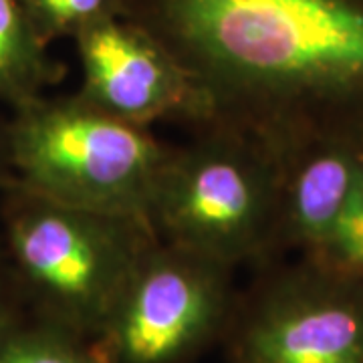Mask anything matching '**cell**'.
Segmentation results:
<instances>
[{
	"label": "cell",
	"mask_w": 363,
	"mask_h": 363,
	"mask_svg": "<svg viewBox=\"0 0 363 363\" xmlns=\"http://www.w3.org/2000/svg\"><path fill=\"white\" fill-rule=\"evenodd\" d=\"M362 180V178H359ZM321 259L337 269L363 277V190L357 184L355 192L339 214L329 236L325 238L323 247L315 255H307Z\"/></svg>",
	"instance_id": "obj_12"
},
{
	"label": "cell",
	"mask_w": 363,
	"mask_h": 363,
	"mask_svg": "<svg viewBox=\"0 0 363 363\" xmlns=\"http://www.w3.org/2000/svg\"><path fill=\"white\" fill-rule=\"evenodd\" d=\"M18 317L14 315V305L13 298H11V289L6 285V279L0 271V331L4 327H9L11 323H14Z\"/></svg>",
	"instance_id": "obj_13"
},
{
	"label": "cell",
	"mask_w": 363,
	"mask_h": 363,
	"mask_svg": "<svg viewBox=\"0 0 363 363\" xmlns=\"http://www.w3.org/2000/svg\"><path fill=\"white\" fill-rule=\"evenodd\" d=\"M236 269L157 238L119 291L93 343L105 363H194L220 345Z\"/></svg>",
	"instance_id": "obj_6"
},
{
	"label": "cell",
	"mask_w": 363,
	"mask_h": 363,
	"mask_svg": "<svg viewBox=\"0 0 363 363\" xmlns=\"http://www.w3.org/2000/svg\"><path fill=\"white\" fill-rule=\"evenodd\" d=\"M220 345L228 363H363V277L307 255L255 269Z\"/></svg>",
	"instance_id": "obj_5"
},
{
	"label": "cell",
	"mask_w": 363,
	"mask_h": 363,
	"mask_svg": "<svg viewBox=\"0 0 363 363\" xmlns=\"http://www.w3.org/2000/svg\"><path fill=\"white\" fill-rule=\"evenodd\" d=\"M128 0H21L30 25L47 45L75 39L81 30L123 16Z\"/></svg>",
	"instance_id": "obj_11"
},
{
	"label": "cell",
	"mask_w": 363,
	"mask_h": 363,
	"mask_svg": "<svg viewBox=\"0 0 363 363\" xmlns=\"http://www.w3.org/2000/svg\"><path fill=\"white\" fill-rule=\"evenodd\" d=\"M81 95L109 116L150 128L182 123L194 131L212 123V107L180 61L128 16L81 30L73 39Z\"/></svg>",
	"instance_id": "obj_7"
},
{
	"label": "cell",
	"mask_w": 363,
	"mask_h": 363,
	"mask_svg": "<svg viewBox=\"0 0 363 363\" xmlns=\"http://www.w3.org/2000/svg\"><path fill=\"white\" fill-rule=\"evenodd\" d=\"M281 164L277 154L222 123L174 145L147 222L160 240L234 269H260L277 255Z\"/></svg>",
	"instance_id": "obj_3"
},
{
	"label": "cell",
	"mask_w": 363,
	"mask_h": 363,
	"mask_svg": "<svg viewBox=\"0 0 363 363\" xmlns=\"http://www.w3.org/2000/svg\"><path fill=\"white\" fill-rule=\"evenodd\" d=\"M63 73L65 67L49 55L21 0H0V99L14 107L30 104Z\"/></svg>",
	"instance_id": "obj_9"
},
{
	"label": "cell",
	"mask_w": 363,
	"mask_h": 363,
	"mask_svg": "<svg viewBox=\"0 0 363 363\" xmlns=\"http://www.w3.org/2000/svg\"><path fill=\"white\" fill-rule=\"evenodd\" d=\"M172 147L77 93L16 107L6 130L14 184L67 206L143 220Z\"/></svg>",
	"instance_id": "obj_2"
},
{
	"label": "cell",
	"mask_w": 363,
	"mask_h": 363,
	"mask_svg": "<svg viewBox=\"0 0 363 363\" xmlns=\"http://www.w3.org/2000/svg\"><path fill=\"white\" fill-rule=\"evenodd\" d=\"M0 154H2V156H6V138H4V140L0 142ZM6 157H9V156H6Z\"/></svg>",
	"instance_id": "obj_14"
},
{
	"label": "cell",
	"mask_w": 363,
	"mask_h": 363,
	"mask_svg": "<svg viewBox=\"0 0 363 363\" xmlns=\"http://www.w3.org/2000/svg\"><path fill=\"white\" fill-rule=\"evenodd\" d=\"M4 224L14 279L35 303L37 319L91 341L157 240L143 218L67 206L14 182Z\"/></svg>",
	"instance_id": "obj_4"
},
{
	"label": "cell",
	"mask_w": 363,
	"mask_h": 363,
	"mask_svg": "<svg viewBox=\"0 0 363 363\" xmlns=\"http://www.w3.org/2000/svg\"><path fill=\"white\" fill-rule=\"evenodd\" d=\"M0 363H105L91 339L37 319L0 331Z\"/></svg>",
	"instance_id": "obj_10"
},
{
	"label": "cell",
	"mask_w": 363,
	"mask_h": 363,
	"mask_svg": "<svg viewBox=\"0 0 363 363\" xmlns=\"http://www.w3.org/2000/svg\"><path fill=\"white\" fill-rule=\"evenodd\" d=\"M359 184H362V190H363V168H362V180H359Z\"/></svg>",
	"instance_id": "obj_15"
},
{
	"label": "cell",
	"mask_w": 363,
	"mask_h": 363,
	"mask_svg": "<svg viewBox=\"0 0 363 363\" xmlns=\"http://www.w3.org/2000/svg\"><path fill=\"white\" fill-rule=\"evenodd\" d=\"M222 123L281 156L363 138V0H128Z\"/></svg>",
	"instance_id": "obj_1"
},
{
	"label": "cell",
	"mask_w": 363,
	"mask_h": 363,
	"mask_svg": "<svg viewBox=\"0 0 363 363\" xmlns=\"http://www.w3.org/2000/svg\"><path fill=\"white\" fill-rule=\"evenodd\" d=\"M277 255H315L355 192L363 138L325 135L281 154Z\"/></svg>",
	"instance_id": "obj_8"
}]
</instances>
